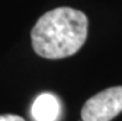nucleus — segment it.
<instances>
[{"label":"nucleus","mask_w":122,"mask_h":121,"mask_svg":"<svg viewBox=\"0 0 122 121\" xmlns=\"http://www.w3.org/2000/svg\"><path fill=\"white\" fill-rule=\"evenodd\" d=\"M86 15L73 8H56L43 14L32 28L33 51L47 59H61L75 54L88 37Z\"/></svg>","instance_id":"f257e3e1"},{"label":"nucleus","mask_w":122,"mask_h":121,"mask_svg":"<svg viewBox=\"0 0 122 121\" xmlns=\"http://www.w3.org/2000/svg\"><path fill=\"white\" fill-rule=\"evenodd\" d=\"M122 111V85L91 96L81 109L83 121H111Z\"/></svg>","instance_id":"f03ea898"},{"label":"nucleus","mask_w":122,"mask_h":121,"mask_svg":"<svg viewBox=\"0 0 122 121\" xmlns=\"http://www.w3.org/2000/svg\"><path fill=\"white\" fill-rule=\"evenodd\" d=\"M61 105L53 94L43 93L35 99L31 114L36 121H54L59 115Z\"/></svg>","instance_id":"7ed1b4c3"},{"label":"nucleus","mask_w":122,"mask_h":121,"mask_svg":"<svg viewBox=\"0 0 122 121\" xmlns=\"http://www.w3.org/2000/svg\"><path fill=\"white\" fill-rule=\"evenodd\" d=\"M0 121H25V120L19 115L5 114V115H0Z\"/></svg>","instance_id":"20e7f679"}]
</instances>
